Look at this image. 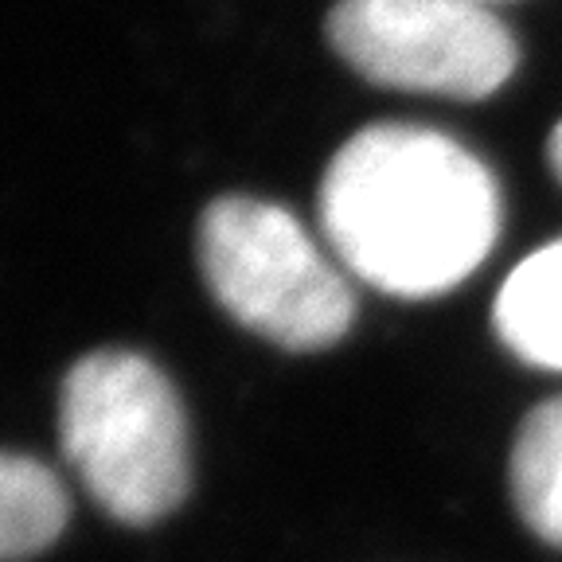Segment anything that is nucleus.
<instances>
[{
    "label": "nucleus",
    "instance_id": "nucleus-1",
    "mask_svg": "<svg viewBox=\"0 0 562 562\" xmlns=\"http://www.w3.org/2000/svg\"><path fill=\"white\" fill-rule=\"evenodd\" d=\"M316 207L344 270L411 301L461 285L501 235L488 165L449 133L411 122H379L344 140Z\"/></svg>",
    "mask_w": 562,
    "mask_h": 562
},
{
    "label": "nucleus",
    "instance_id": "nucleus-2",
    "mask_svg": "<svg viewBox=\"0 0 562 562\" xmlns=\"http://www.w3.org/2000/svg\"><path fill=\"white\" fill-rule=\"evenodd\" d=\"M59 441L82 488L117 524H157L192 488L184 403L140 351L102 348L67 371Z\"/></svg>",
    "mask_w": 562,
    "mask_h": 562
},
{
    "label": "nucleus",
    "instance_id": "nucleus-3",
    "mask_svg": "<svg viewBox=\"0 0 562 562\" xmlns=\"http://www.w3.org/2000/svg\"><path fill=\"white\" fill-rule=\"evenodd\" d=\"M200 270L238 325L285 351H325L348 336L356 293L293 211L223 195L200 220Z\"/></svg>",
    "mask_w": 562,
    "mask_h": 562
},
{
    "label": "nucleus",
    "instance_id": "nucleus-4",
    "mask_svg": "<svg viewBox=\"0 0 562 562\" xmlns=\"http://www.w3.org/2000/svg\"><path fill=\"white\" fill-rule=\"evenodd\" d=\"M328 44L360 79L476 102L516 75L512 32L473 0H340Z\"/></svg>",
    "mask_w": 562,
    "mask_h": 562
},
{
    "label": "nucleus",
    "instance_id": "nucleus-5",
    "mask_svg": "<svg viewBox=\"0 0 562 562\" xmlns=\"http://www.w3.org/2000/svg\"><path fill=\"white\" fill-rule=\"evenodd\" d=\"M492 328L527 368L562 371V238L531 250L504 278Z\"/></svg>",
    "mask_w": 562,
    "mask_h": 562
},
{
    "label": "nucleus",
    "instance_id": "nucleus-6",
    "mask_svg": "<svg viewBox=\"0 0 562 562\" xmlns=\"http://www.w3.org/2000/svg\"><path fill=\"white\" fill-rule=\"evenodd\" d=\"M508 481L527 531L562 551V398H547L519 422Z\"/></svg>",
    "mask_w": 562,
    "mask_h": 562
},
{
    "label": "nucleus",
    "instance_id": "nucleus-7",
    "mask_svg": "<svg viewBox=\"0 0 562 562\" xmlns=\"http://www.w3.org/2000/svg\"><path fill=\"white\" fill-rule=\"evenodd\" d=\"M70 519L63 481L35 457L0 453V562L47 551Z\"/></svg>",
    "mask_w": 562,
    "mask_h": 562
},
{
    "label": "nucleus",
    "instance_id": "nucleus-8",
    "mask_svg": "<svg viewBox=\"0 0 562 562\" xmlns=\"http://www.w3.org/2000/svg\"><path fill=\"white\" fill-rule=\"evenodd\" d=\"M547 160H551V172L559 176V184H562V122L551 130V140H547Z\"/></svg>",
    "mask_w": 562,
    "mask_h": 562
},
{
    "label": "nucleus",
    "instance_id": "nucleus-9",
    "mask_svg": "<svg viewBox=\"0 0 562 562\" xmlns=\"http://www.w3.org/2000/svg\"><path fill=\"white\" fill-rule=\"evenodd\" d=\"M473 4H488V0H473Z\"/></svg>",
    "mask_w": 562,
    "mask_h": 562
}]
</instances>
